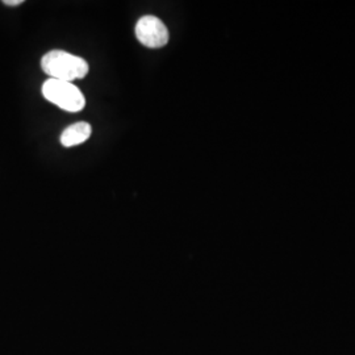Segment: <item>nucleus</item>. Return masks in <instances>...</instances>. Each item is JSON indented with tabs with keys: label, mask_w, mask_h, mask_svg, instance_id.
<instances>
[{
	"label": "nucleus",
	"mask_w": 355,
	"mask_h": 355,
	"mask_svg": "<svg viewBox=\"0 0 355 355\" xmlns=\"http://www.w3.org/2000/svg\"><path fill=\"white\" fill-rule=\"evenodd\" d=\"M41 67L51 79L71 82L82 79L89 73V64L82 58L64 51H51L41 60Z\"/></svg>",
	"instance_id": "nucleus-1"
},
{
	"label": "nucleus",
	"mask_w": 355,
	"mask_h": 355,
	"mask_svg": "<svg viewBox=\"0 0 355 355\" xmlns=\"http://www.w3.org/2000/svg\"><path fill=\"white\" fill-rule=\"evenodd\" d=\"M42 95L48 102L67 112H79L86 105L82 91L71 82L51 78L42 85Z\"/></svg>",
	"instance_id": "nucleus-2"
},
{
	"label": "nucleus",
	"mask_w": 355,
	"mask_h": 355,
	"mask_svg": "<svg viewBox=\"0 0 355 355\" xmlns=\"http://www.w3.org/2000/svg\"><path fill=\"white\" fill-rule=\"evenodd\" d=\"M4 4L6 6H19V4H23V0H4Z\"/></svg>",
	"instance_id": "nucleus-5"
},
{
	"label": "nucleus",
	"mask_w": 355,
	"mask_h": 355,
	"mask_svg": "<svg viewBox=\"0 0 355 355\" xmlns=\"http://www.w3.org/2000/svg\"><path fill=\"white\" fill-rule=\"evenodd\" d=\"M136 37L149 49L164 48L168 42V31L164 21L157 16H142L135 28Z\"/></svg>",
	"instance_id": "nucleus-3"
},
{
	"label": "nucleus",
	"mask_w": 355,
	"mask_h": 355,
	"mask_svg": "<svg viewBox=\"0 0 355 355\" xmlns=\"http://www.w3.org/2000/svg\"><path fill=\"white\" fill-rule=\"evenodd\" d=\"M92 133V128L86 121H79L66 128L61 135V144L64 148H73L89 140Z\"/></svg>",
	"instance_id": "nucleus-4"
}]
</instances>
